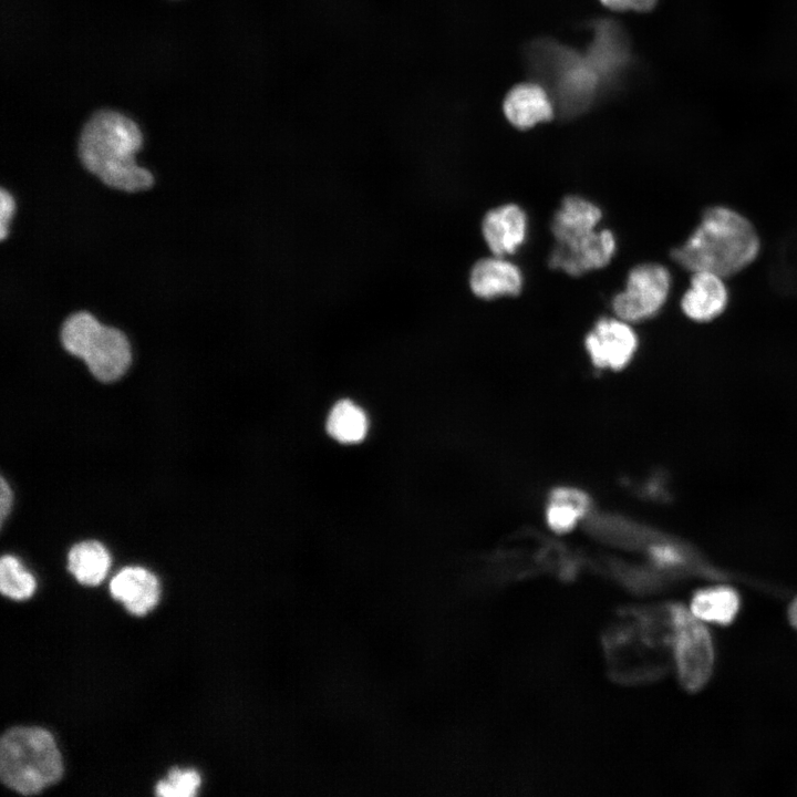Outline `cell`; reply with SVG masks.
Instances as JSON below:
<instances>
[{
  "label": "cell",
  "mask_w": 797,
  "mask_h": 797,
  "mask_svg": "<svg viewBox=\"0 0 797 797\" xmlns=\"http://www.w3.org/2000/svg\"><path fill=\"white\" fill-rule=\"evenodd\" d=\"M759 237L753 224L725 206L707 208L685 241L671 250L672 260L685 270L727 277L742 271L757 257Z\"/></svg>",
  "instance_id": "1"
},
{
  "label": "cell",
  "mask_w": 797,
  "mask_h": 797,
  "mask_svg": "<svg viewBox=\"0 0 797 797\" xmlns=\"http://www.w3.org/2000/svg\"><path fill=\"white\" fill-rule=\"evenodd\" d=\"M142 133L131 118L115 111L95 113L84 125L79 141L82 165L104 185L137 193L154 184L152 173L136 164Z\"/></svg>",
  "instance_id": "2"
},
{
  "label": "cell",
  "mask_w": 797,
  "mask_h": 797,
  "mask_svg": "<svg viewBox=\"0 0 797 797\" xmlns=\"http://www.w3.org/2000/svg\"><path fill=\"white\" fill-rule=\"evenodd\" d=\"M62 759L52 735L38 727H14L0 744V775L4 785L32 795L56 783Z\"/></svg>",
  "instance_id": "3"
},
{
  "label": "cell",
  "mask_w": 797,
  "mask_h": 797,
  "mask_svg": "<svg viewBox=\"0 0 797 797\" xmlns=\"http://www.w3.org/2000/svg\"><path fill=\"white\" fill-rule=\"evenodd\" d=\"M63 348L84 361L95 379L112 382L120 379L132 362L131 344L118 329L80 311L69 315L61 328Z\"/></svg>",
  "instance_id": "4"
},
{
  "label": "cell",
  "mask_w": 797,
  "mask_h": 797,
  "mask_svg": "<svg viewBox=\"0 0 797 797\" xmlns=\"http://www.w3.org/2000/svg\"><path fill=\"white\" fill-rule=\"evenodd\" d=\"M674 655L682 685L697 691L708 681L714 651L708 631L691 611L684 607L671 608Z\"/></svg>",
  "instance_id": "5"
},
{
  "label": "cell",
  "mask_w": 797,
  "mask_h": 797,
  "mask_svg": "<svg viewBox=\"0 0 797 797\" xmlns=\"http://www.w3.org/2000/svg\"><path fill=\"white\" fill-rule=\"evenodd\" d=\"M671 283V273L663 265H638L629 271L624 288L612 297L611 310L630 323L651 319L665 304Z\"/></svg>",
  "instance_id": "6"
},
{
  "label": "cell",
  "mask_w": 797,
  "mask_h": 797,
  "mask_svg": "<svg viewBox=\"0 0 797 797\" xmlns=\"http://www.w3.org/2000/svg\"><path fill=\"white\" fill-rule=\"evenodd\" d=\"M542 70L549 69L559 104L567 112L587 106L597 90L599 74L588 60L559 46L548 45Z\"/></svg>",
  "instance_id": "7"
},
{
  "label": "cell",
  "mask_w": 797,
  "mask_h": 797,
  "mask_svg": "<svg viewBox=\"0 0 797 797\" xmlns=\"http://www.w3.org/2000/svg\"><path fill=\"white\" fill-rule=\"evenodd\" d=\"M584 345L596 366L620 370L634 355L638 335L630 322L618 317H602L587 334Z\"/></svg>",
  "instance_id": "8"
},
{
  "label": "cell",
  "mask_w": 797,
  "mask_h": 797,
  "mask_svg": "<svg viewBox=\"0 0 797 797\" xmlns=\"http://www.w3.org/2000/svg\"><path fill=\"white\" fill-rule=\"evenodd\" d=\"M617 250V239L608 228L596 229L570 245H555L549 267L569 276H581L608 266Z\"/></svg>",
  "instance_id": "9"
},
{
  "label": "cell",
  "mask_w": 797,
  "mask_h": 797,
  "mask_svg": "<svg viewBox=\"0 0 797 797\" xmlns=\"http://www.w3.org/2000/svg\"><path fill=\"white\" fill-rule=\"evenodd\" d=\"M482 235L491 255H514L525 242L528 218L517 204L508 203L494 207L482 219Z\"/></svg>",
  "instance_id": "10"
},
{
  "label": "cell",
  "mask_w": 797,
  "mask_h": 797,
  "mask_svg": "<svg viewBox=\"0 0 797 797\" xmlns=\"http://www.w3.org/2000/svg\"><path fill=\"white\" fill-rule=\"evenodd\" d=\"M522 284L520 268L506 257L491 255L480 258L469 272L472 292L484 300L516 297L521 292Z\"/></svg>",
  "instance_id": "11"
},
{
  "label": "cell",
  "mask_w": 797,
  "mask_h": 797,
  "mask_svg": "<svg viewBox=\"0 0 797 797\" xmlns=\"http://www.w3.org/2000/svg\"><path fill=\"white\" fill-rule=\"evenodd\" d=\"M602 216L601 208L593 201L568 195L552 216L550 231L557 245H570L598 229Z\"/></svg>",
  "instance_id": "12"
},
{
  "label": "cell",
  "mask_w": 797,
  "mask_h": 797,
  "mask_svg": "<svg viewBox=\"0 0 797 797\" xmlns=\"http://www.w3.org/2000/svg\"><path fill=\"white\" fill-rule=\"evenodd\" d=\"M728 290L723 277L706 272H693L689 289L681 299L683 313L695 322H708L726 309Z\"/></svg>",
  "instance_id": "13"
},
{
  "label": "cell",
  "mask_w": 797,
  "mask_h": 797,
  "mask_svg": "<svg viewBox=\"0 0 797 797\" xmlns=\"http://www.w3.org/2000/svg\"><path fill=\"white\" fill-rule=\"evenodd\" d=\"M508 122L518 130H528L553 117L555 107L548 92L538 83L514 86L504 101Z\"/></svg>",
  "instance_id": "14"
},
{
  "label": "cell",
  "mask_w": 797,
  "mask_h": 797,
  "mask_svg": "<svg viewBox=\"0 0 797 797\" xmlns=\"http://www.w3.org/2000/svg\"><path fill=\"white\" fill-rule=\"evenodd\" d=\"M114 599L121 601L135 615H144L158 602L159 583L157 578L142 567L122 569L110 583Z\"/></svg>",
  "instance_id": "15"
},
{
  "label": "cell",
  "mask_w": 797,
  "mask_h": 797,
  "mask_svg": "<svg viewBox=\"0 0 797 797\" xmlns=\"http://www.w3.org/2000/svg\"><path fill=\"white\" fill-rule=\"evenodd\" d=\"M111 566V557L105 547L95 540L74 545L68 555V569L76 580L86 586H96L103 581Z\"/></svg>",
  "instance_id": "16"
},
{
  "label": "cell",
  "mask_w": 797,
  "mask_h": 797,
  "mask_svg": "<svg viewBox=\"0 0 797 797\" xmlns=\"http://www.w3.org/2000/svg\"><path fill=\"white\" fill-rule=\"evenodd\" d=\"M739 599L728 587H715L696 592L691 602V612L701 621L718 624L731 623L738 610Z\"/></svg>",
  "instance_id": "17"
},
{
  "label": "cell",
  "mask_w": 797,
  "mask_h": 797,
  "mask_svg": "<svg viewBox=\"0 0 797 797\" xmlns=\"http://www.w3.org/2000/svg\"><path fill=\"white\" fill-rule=\"evenodd\" d=\"M369 429L365 412L350 400H341L331 408L327 431L335 441L354 444L364 439Z\"/></svg>",
  "instance_id": "18"
},
{
  "label": "cell",
  "mask_w": 797,
  "mask_h": 797,
  "mask_svg": "<svg viewBox=\"0 0 797 797\" xmlns=\"http://www.w3.org/2000/svg\"><path fill=\"white\" fill-rule=\"evenodd\" d=\"M587 497L575 489H557L550 499L547 510L549 526L556 531L570 530L586 513Z\"/></svg>",
  "instance_id": "19"
},
{
  "label": "cell",
  "mask_w": 797,
  "mask_h": 797,
  "mask_svg": "<svg viewBox=\"0 0 797 797\" xmlns=\"http://www.w3.org/2000/svg\"><path fill=\"white\" fill-rule=\"evenodd\" d=\"M604 27L597 33L588 59L599 75L610 73L611 70L615 71V66L621 64L625 53L619 33L609 25Z\"/></svg>",
  "instance_id": "20"
},
{
  "label": "cell",
  "mask_w": 797,
  "mask_h": 797,
  "mask_svg": "<svg viewBox=\"0 0 797 797\" xmlns=\"http://www.w3.org/2000/svg\"><path fill=\"white\" fill-rule=\"evenodd\" d=\"M0 589L2 594L24 600L35 590V580L13 556H3L0 561Z\"/></svg>",
  "instance_id": "21"
},
{
  "label": "cell",
  "mask_w": 797,
  "mask_h": 797,
  "mask_svg": "<svg viewBox=\"0 0 797 797\" xmlns=\"http://www.w3.org/2000/svg\"><path fill=\"white\" fill-rule=\"evenodd\" d=\"M772 280L780 291L797 293V237L789 238L780 247Z\"/></svg>",
  "instance_id": "22"
},
{
  "label": "cell",
  "mask_w": 797,
  "mask_h": 797,
  "mask_svg": "<svg viewBox=\"0 0 797 797\" xmlns=\"http://www.w3.org/2000/svg\"><path fill=\"white\" fill-rule=\"evenodd\" d=\"M200 785V776L194 769L172 768L164 780L157 783L155 793L162 797H193Z\"/></svg>",
  "instance_id": "23"
},
{
  "label": "cell",
  "mask_w": 797,
  "mask_h": 797,
  "mask_svg": "<svg viewBox=\"0 0 797 797\" xmlns=\"http://www.w3.org/2000/svg\"><path fill=\"white\" fill-rule=\"evenodd\" d=\"M15 209L13 197L4 188L0 192V239L4 240L8 227Z\"/></svg>",
  "instance_id": "24"
},
{
  "label": "cell",
  "mask_w": 797,
  "mask_h": 797,
  "mask_svg": "<svg viewBox=\"0 0 797 797\" xmlns=\"http://www.w3.org/2000/svg\"><path fill=\"white\" fill-rule=\"evenodd\" d=\"M602 4L615 11H649L658 0H600Z\"/></svg>",
  "instance_id": "25"
},
{
  "label": "cell",
  "mask_w": 797,
  "mask_h": 797,
  "mask_svg": "<svg viewBox=\"0 0 797 797\" xmlns=\"http://www.w3.org/2000/svg\"><path fill=\"white\" fill-rule=\"evenodd\" d=\"M12 491L8 483L3 477H1V487H0V520L3 524L6 517L10 513V508L12 505Z\"/></svg>",
  "instance_id": "26"
},
{
  "label": "cell",
  "mask_w": 797,
  "mask_h": 797,
  "mask_svg": "<svg viewBox=\"0 0 797 797\" xmlns=\"http://www.w3.org/2000/svg\"><path fill=\"white\" fill-rule=\"evenodd\" d=\"M654 558L663 563H673L679 560V555L671 548H655Z\"/></svg>",
  "instance_id": "27"
},
{
  "label": "cell",
  "mask_w": 797,
  "mask_h": 797,
  "mask_svg": "<svg viewBox=\"0 0 797 797\" xmlns=\"http://www.w3.org/2000/svg\"><path fill=\"white\" fill-rule=\"evenodd\" d=\"M790 623L797 629V598L791 602L788 610Z\"/></svg>",
  "instance_id": "28"
}]
</instances>
